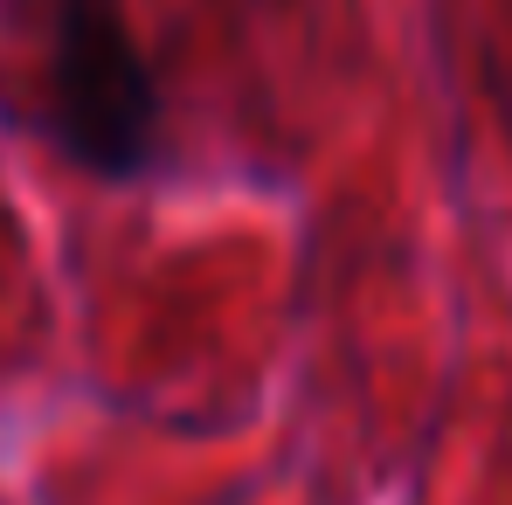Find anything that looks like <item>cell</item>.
I'll return each instance as SVG.
<instances>
[{
  "instance_id": "obj_1",
  "label": "cell",
  "mask_w": 512,
  "mask_h": 505,
  "mask_svg": "<svg viewBox=\"0 0 512 505\" xmlns=\"http://www.w3.org/2000/svg\"><path fill=\"white\" fill-rule=\"evenodd\" d=\"M49 139L97 180H139L160 167L167 97L118 0H56L42 63Z\"/></svg>"
}]
</instances>
